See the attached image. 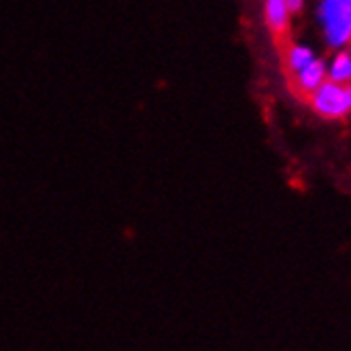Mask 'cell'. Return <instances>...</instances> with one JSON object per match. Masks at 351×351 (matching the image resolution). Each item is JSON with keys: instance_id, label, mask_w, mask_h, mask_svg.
<instances>
[{"instance_id": "6da1fadb", "label": "cell", "mask_w": 351, "mask_h": 351, "mask_svg": "<svg viewBox=\"0 0 351 351\" xmlns=\"http://www.w3.org/2000/svg\"><path fill=\"white\" fill-rule=\"evenodd\" d=\"M308 105L324 119H343L349 113L345 86L332 79H324L322 84L308 96Z\"/></svg>"}, {"instance_id": "7a4b0ae2", "label": "cell", "mask_w": 351, "mask_h": 351, "mask_svg": "<svg viewBox=\"0 0 351 351\" xmlns=\"http://www.w3.org/2000/svg\"><path fill=\"white\" fill-rule=\"evenodd\" d=\"M330 45H345L351 38V0H326L319 11Z\"/></svg>"}, {"instance_id": "3957f363", "label": "cell", "mask_w": 351, "mask_h": 351, "mask_svg": "<svg viewBox=\"0 0 351 351\" xmlns=\"http://www.w3.org/2000/svg\"><path fill=\"white\" fill-rule=\"evenodd\" d=\"M326 77V69L322 60H313L311 64H306L302 71H298L296 75L285 77V84L290 94L300 100V102H308V96L313 94V90L322 84Z\"/></svg>"}, {"instance_id": "277c9868", "label": "cell", "mask_w": 351, "mask_h": 351, "mask_svg": "<svg viewBox=\"0 0 351 351\" xmlns=\"http://www.w3.org/2000/svg\"><path fill=\"white\" fill-rule=\"evenodd\" d=\"M266 26L273 34L275 47L285 43V40L292 38V30H290V11H287L285 0H266Z\"/></svg>"}, {"instance_id": "5b68a950", "label": "cell", "mask_w": 351, "mask_h": 351, "mask_svg": "<svg viewBox=\"0 0 351 351\" xmlns=\"http://www.w3.org/2000/svg\"><path fill=\"white\" fill-rule=\"evenodd\" d=\"M277 51H279V58H281L283 77L296 75L298 71H302L306 64H311V62H313L311 51L304 49V47H298L292 38L285 40V43H281V45H277Z\"/></svg>"}, {"instance_id": "8992f818", "label": "cell", "mask_w": 351, "mask_h": 351, "mask_svg": "<svg viewBox=\"0 0 351 351\" xmlns=\"http://www.w3.org/2000/svg\"><path fill=\"white\" fill-rule=\"evenodd\" d=\"M330 79L337 81V84L345 86L351 81V53L349 51H341L335 62H332V69H330Z\"/></svg>"}, {"instance_id": "52a82bcc", "label": "cell", "mask_w": 351, "mask_h": 351, "mask_svg": "<svg viewBox=\"0 0 351 351\" xmlns=\"http://www.w3.org/2000/svg\"><path fill=\"white\" fill-rule=\"evenodd\" d=\"M345 94H347V105H349V113H351V81L345 84Z\"/></svg>"}, {"instance_id": "ba28073f", "label": "cell", "mask_w": 351, "mask_h": 351, "mask_svg": "<svg viewBox=\"0 0 351 351\" xmlns=\"http://www.w3.org/2000/svg\"><path fill=\"white\" fill-rule=\"evenodd\" d=\"M349 47H351V38H349Z\"/></svg>"}]
</instances>
